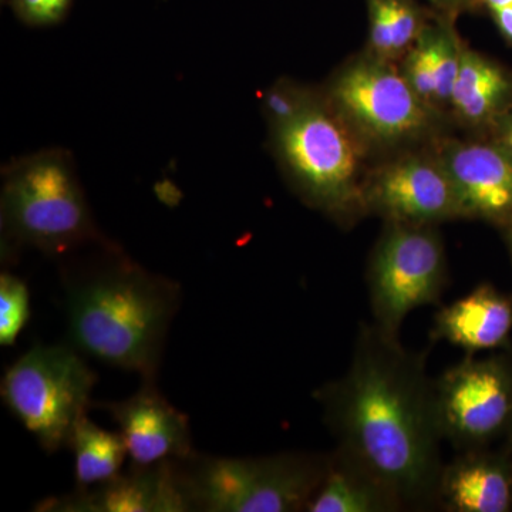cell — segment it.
Returning a JSON list of instances; mask_svg holds the SVG:
<instances>
[{"instance_id":"17","label":"cell","mask_w":512,"mask_h":512,"mask_svg":"<svg viewBox=\"0 0 512 512\" xmlns=\"http://www.w3.org/2000/svg\"><path fill=\"white\" fill-rule=\"evenodd\" d=\"M450 103L460 117L470 123L497 119L507 113L512 103L510 74L476 52L461 50Z\"/></svg>"},{"instance_id":"28","label":"cell","mask_w":512,"mask_h":512,"mask_svg":"<svg viewBox=\"0 0 512 512\" xmlns=\"http://www.w3.org/2000/svg\"><path fill=\"white\" fill-rule=\"evenodd\" d=\"M436 5L444 6V8H454V6L461 5L464 0H431Z\"/></svg>"},{"instance_id":"19","label":"cell","mask_w":512,"mask_h":512,"mask_svg":"<svg viewBox=\"0 0 512 512\" xmlns=\"http://www.w3.org/2000/svg\"><path fill=\"white\" fill-rule=\"evenodd\" d=\"M370 43L380 56L403 52L420 36L419 13L409 0H367Z\"/></svg>"},{"instance_id":"14","label":"cell","mask_w":512,"mask_h":512,"mask_svg":"<svg viewBox=\"0 0 512 512\" xmlns=\"http://www.w3.org/2000/svg\"><path fill=\"white\" fill-rule=\"evenodd\" d=\"M511 330L512 302L493 286L484 284L437 313L433 338L447 340L474 355L500 348Z\"/></svg>"},{"instance_id":"13","label":"cell","mask_w":512,"mask_h":512,"mask_svg":"<svg viewBox=\"0 0 512 512\" xmlns=\"http://www.w3.org/2000/svg\"><path fill=\"white\" fill-rule=\"evenodd\" d=\"M444 168L463 217L512 225V156L498 144L448 148Z\"/></svg>"},{"instance_id":"10","label":"cell","mask_w":512,"mask_h":512,"mask_svg":"<svg viewBox=\"0 0 512 512\" xmlns=\"http://www.w3.org/2000/svg\"><path fill=\"white\" fill-rule=\"evenodd\" d=\"M365 200L392 222L429 225L463 217L443 164L407 158L387 165L367 188Z\"/></svg>"},{"instance_id":"15","label":"cell","mask_w":512,"mask_h":512,"mask_svg":"<svg viewBox=\"0 0 512 512\" xmlns=\"http://www.w3.org/2000/svg\"><path fill=\"white\" fill-rule=\"evenodd\" d=\"M437 497L448 511L505 512L512 503L510 474L494 458L464 454L443 468Z\"/></svg>"},{"instance_id":"16","label":"cell","mask_w":512,"mask_h":512,"mask_svg":"<svg viewBox=\"0 0 512 512\" xmlns=\"http://www.w3.org/2000/svg\"><path fill=\"white\" fill-rule=\"evenodd\" d=\"M402 504L369 471L342 450L328 457L325 476L306 511L386 512Z\"/></svg>"},{"instance_id":"26","label":"cell","mask_w":512,"mask_h":512,"mask_svg":"<svg viewBox=\"0 0 512 512\" xmlns=\"http://www.w3.org/2000/svg\"><path fill=\"white\" fill-rule=\"evenodd\" d=\"M498 29L512 43V8L497 9L491 12Z\"/></svg>"},{"instance_id":"11","label":"cell","mask_w":512,"mask_h":512,"mask_svg":"<svg viewBox=\"0 0 512 512\" xmlns=\"http://www.w3.org/2000/svg\"><path fill=\"white\" fill-rule=\"evenodd\" d=\"M37 511L49 512H183L192 511L181 483L177 460L133 466L106 483L49 498Z\"/></svg>"},{"instance_id":"20","label":"cell","mask_w":512,"mask_h":512,"mask_svg":"<svg viewBox=\"0 0 512 512\" xmlns=\"http://www.w3.org/2000/svg\"><path fill=\"white\" fill-rule=\"evenodd\" d=\"M30 319V293L18 276L0 275V345H15Z\"/></svg>"},{"instance_id":"12","label":"cell","mask_w":512,"mask_h":512,"mask_svg":"<svg viewBox=\"0 0 512 512\" xmlns=\"http://www.w3.org/2000/svg\"><path fill=\"white\" fill-rule=\"evenodd\" d=\"M100 407L119 426L133 466L184 460L194 453L187 414L161 396L154 383L146 382L143 389L128 399L100 404Z\"/></svg>"},{"instance_id":"2","label":"cell","mask_w":512,"mask_h":512,"mask_svg":"<svg viewBox=\"0 0 512 512\" xmlns=\"http://www.w3.org/2000/svg\"><path fill=\"white\" fill-rule=\"evenodd\" d=\"M180 286L126 258L104 262L66 285L74 348L154 383Z\"/></svg>"},{"instance_id":"3","label":"cell","mask_w":512,"mask_h":512,"mask_svg":"<svg viewBox=\"0 0 512 512\" xmlns=\"http://www.w3.org/2000/svg\"><path fill=\"white\" fill-rule=\"evenodd\" d=\"M2 178L0 220L8 242L62 255L99 238L67 151L50 148L20 157Z\"/></svg>"},{"instance_id":"23","label":"cell","mask_w":512,"mask_h":512,"mask_svg":"<svg viewBox=\"0 0 512 512\" xmlns=\"http://www.w3.org/2000/svg\"><path fill=\"white\" fill-rule=\"evenodd\" d=\"M9 3L25 25L47 28L66 18L73 0H9Z\"/></svg>"},{"instance_id":"7","label":"cell","mask_w":512,"mask_h":512,"mask_svg":"<svg viewBox=\"0 0 512 512\" xmlns=\"http://www.w3.org/2000/svg\"><path fill=\"white\" fill-rule=\"evenodd\" d=\"M446 284V258L429 225L392 222L377 245L369 268V293L375 323L396 335L414 309L440 298Z\"/></svg>"},{"instance_id":"1","label":"cell","mask_w":512,"mask_h":512,"mask_svg":"<svg viewBox=\"0 0 512 512\" xmlns=\"http://www.w3.org/2000/svg\"><path fill=\"white\" fill-rule=\"evenodd\" d=\"M339 450L369 471L403 508L437 497L443 466L426 356L376 323L362 325L348 372L315 394Z\"/></svg>"},{"instance_id":"31","label":"cell","mask_w":512,"mask_h":512,"mask_svg":"<svg viewBox=\"0 0 512 512\" xmlns=\"http://www.w3.org/2000/svg\"><path fill=\"white\" fill-rule=\"evenodd\" d=\"M510 227H511V225H510Z\"/></svg>"},{"instance_id":"4","label":"cell","mask_w":512,"mask_h":512,"mask_svg":"<svg viewBox=\"0 0 512 512\" xmlns=\"http://www.w3.org/2000/svg\"><path fill=\"white\" fill-rule=\"evenodd\" d=\"M328 457L282 453L256 458L192 453L177 460L192 511L293 512L308 508Z\"/></svg>"},{"instance_id":"25","label":"cell","mask_w":512,"mask_h":512,"mask_svg":"<svg viewBox=\"0 0 512 512\" xmlns=\"http://www.w3.org/2000/svg\"><path fill=\"white\" fill-rule=\"evenodd\" d=\"M495 144H498L503 150L507 151L512 156V111L505 114L503 121H501L500 130H498V137Z\"/></svg>"},{"instance_id":"24","label":"cell","mask_w":512,"mask_h":512,"mask_svg":"<svg viewBox=\"0 0 512 512\" xmlns=\"http://www.w3.org/2000/svg\"><path fill=\"white\" fill-rule=\"evenodd\" d=\"M309 97L298 87L281 83L265 94L264 106L272 123H281L298 113Z\"/></svg>"},{"instance_id":"27","label":"cell","mask_w":512,"mask_h":512,"mask_svg":"<svg viewBox=\"0 0 512 512\" xmlns=\"http://www.w3.org/2000/svg\"><path fill=\"white\" fill-rule=\"evenodd\" d=\"M490 12L497 9L512 8V0H483Z\"/></svg>"},{"instance_id":"9","label":"cell","mask_w":512,"mask_h":512,"mask_svg":"<svg viewBox=\"0 0 512 512\" xmlns=\"http://www.w3.org/2000/svg\"><path fill=\"white\" fill-rule=\"evenodd\" d=\"M333 99L373 136L397 138L416 133L427 120L424 101L392 67L360 62L333 84Z\"/></svg>"},{"instance_id":"29","label":"cell","mask_w":512,"mask_h":512,"mask_svg":"<svg viewBox=\"0 0 512 512\" xmlns=\"http://www.w3.org/2000/svg\"><path fill=\"white\" fill-rule=\"evenodd\" d=\"M508 242H510L511 254H512V225L508 229Z\"/></svg>"},{"instance_id":"8","label":"cell","mask_w":512,"mask_h":512,"mask_svg":"<svg viewBox=\"0 0 512 512\" xmlns=\"http://www.w3.org/2000/svg\"><path fill=\"white\" fill-rule=\"evenodd\" d=\"M437 423L443 439L476 447L512 420V373L504 362L468 356L433 383Z\"/></svg>"},{"instance_id":"6","label":"cell","mask_w":512,"mask_h":512,"mask_svg":"<svg viewBox=\"0 0 512 512\" xmlns=\"http://www.w3.org/2000/svg\"><path fill=\"white\" fill-rule=\"evenodd\" d=\"M272 124L276 153L303 197L326 211L345 210L359 168L345 128L311 97L291 119Z\"/></svg>"},{"instance_id":"18","label":"cell","mask_w":512,"mask_h":512,"mask_svg":"<svg viewBox=\"0 0 512 512\" xmlns=\"http://www.w3.org/2000/svg\"><path fill=\"white\" fill-rule=\"evenodd\" d=\"M69 447L74 454L76 490H87L116 477L128 456L120 431L101 429L87 416L77 421Z\"/></svg>"},{"instance_id":"22","label":"cell","mask_w":512,"mask_h":512,"mask_svg":"<svg viewBox=\"0 0 512 512\" xmlns=\"http://www.w3.org/2000/svg\"><path fill=\"white\" fill-rule=\"evenodd\" d=\"M404 76L424 103L434 101L436 84H434L433 52H431L430 36L427 30L420 33L417 46L407 59Z\"/></svg>"},{"instance_id":"21","label":"cell","mask_w":512,"mask_h":512,"mask_svg":"<svg viewBox=\"0 0 512 512\" xmlns=\"http://www.w3.org/2000/svg\"><path fill=\"white\" fill-rule=\"evenodd\" d=\"M430 36L431 52L434 66V101H450L458 67H460L461 50L456 37L450 30H427Z\"/></svg>"},{"instance_id":"30","label":"cell","mask_w":512,"mask_h":512,"mask_svg":"<svg viewBox=\"0 0 512 512\" xmlns=\"http://www.w3.org/2000/svg\"><path fill=\"white\" fill-rule=\"evenodd\" d=\"M511 439H512V436H511Z\"/></svg>"},{"instance_id":"5","label":"cell","mask_w":512,"mask_h":512,"mask_svg":"<svg viewBox=\"0 0 512 512\" xmlns=\"http://www.w3.org/2000/svg\"><path fill=\"white\" fill-rule=\"evenodd\" d=\"M77 352L64 345L35 346L3 376V402L49 453L69 447L90 406L97 377Z\"/></svg>"}]
</instances>
